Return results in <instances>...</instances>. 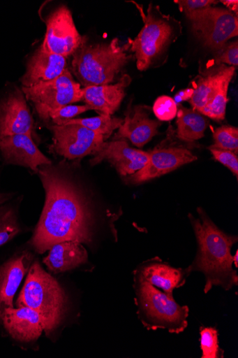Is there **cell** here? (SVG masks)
<instances>
[{"label":"cell","mask_w":238,"mask_h":358,"mask_svg":"<svg viewBox=\"0 0 238 358\" xmlns=\"http://www.w3.org/2000/svg\"><path fill=\"white\" fill-rule=\"evenodd\" d=\"M38 174L46 199L29 245L43 254L61 242L91 243L92 212L78 187L52 165L41 167Z\"/></svg>","instance_id":"6da1fadb"},{"label":"cell","mask_w":238,"mask_h":358,"mask_svg":"<svg viewBox=\"0 0 238 358\" xmlns=\"http://www.w3.org/2000/svg\"><path fill=\"white\" fill-rule=\"evenodd\" d=\"M199 218L189 215L199 245V252L193 264L186 269L200 272L205 275L204 292L207 294L214 286L226 290L237 285V272L232 268L231 248L237 238L228 236L221 231L201 208H198Z\"/></svg>","instance_id":"7a4b0ae2"},{"label":"cell","mask_w":238,"mask_h":358,"mask_svg":"<svg viewBox=\"0 0 238 358\" xmlns=\"http://www.w3.org/2000/svg\"><path fill=\"white\" fill-rule=\"evenodd\" d=\"M128 43L120 45L118 38L109 43L90 44L83 37L73 54L72 71L84 87L112 83L133 58Z\"/></svg>","instance_id":"3957f363"},{"label":"cell","mask_w":238,"mask_h":358,"mask_svg":"<svg viewBox=\"0 0 238 358\" xmlns=\"http://www.w3.org/2000/svg\"><path fill=\"white\" fill-rule=\"evenodd\" d=\"M16 305L37 311L42 318L44 331L49 336L64 320L67 298L59 282L36 262L30 266Z\"/></svg>","instance_id":"277c9868"},{"label":"cell","mask_w":238,"mask_h":358,"mask_svg":"<svg viewBox=\"0 0 238 358\" xmlns=\"http://www.w3.org/2000/svg\"><path fill=\"white\" fill-rule=\"evenodd\" d=\"M140 10L144 25L135 39L128 38L129 50L137 59V68L146 71L154 66L165 54L170 45L181 34V22L173 17L163 14L158 6L150 4L145 15Z\"/></svg>","instance_id":"5b68a950"},{"label":"cell","mask_w":238,"mask_h":358,"mask_svg":"<svg viewBox=\"0 0 238 358\" xmlns=\"http://www.w3.org/2000/svg\"><path fill=\"white\" fill-rule=\"evenodd\" d=\"M137 315L148 330H167L179 334L188 327L189 308L178 304L161 289L147 283L134 282Z\"/></svg>","instance_id":"8992f818"},{"label":"cell","mask_w":238,"mask_h":358,"mask_svg":"<svg viewBox=\"0 0 238 358\" xmlns=\"http://www.w3.org/2000/svg\"><path fill=\"white\" fill-rule=\"evenodd\" d=\"M22 90L27 101L35 106L38 115L44 120H49L51 112L83 101L81 85L68 69L52 80L30 87H22Z\"/></svg>","instance_id":"52a82bcc"},{"label":"cell","mask_w":238,"mask_h":358,"mask_svg":"<svg viewBox=\"0 0 238 358\" xmlns=\"http://www.w3.org/2000/svg\"><path fill=\"white\" fill-rule=\"evenodd\" d=\"M195 37L215 52L238 35V18L226 8L208 7L186 14Z\"/></svg>","instance_id":"ba28073f"},{"label":"cell","mask_w":238,"mask_h":358,"mask_svg":"<svg viewBox=\"0 0 238 358\" xmlns=\"http://www.w3.org/2000/svg\"><path fill=\"white\" fill-rule=\"evenodd\" d=\"M51 150L67 159H81L95 155L107 138L80 124H54Z\"/></svg>","instance_id":"9c48e42d"},{"label":"cell","mask_w":238,"mask_h":358,"mask_svg":"<svg viewBox=\"0 0 238 358\" xmlns=\"http://www.w3.org/2000/svg\"><path fill=\"white\" fill-rule=\"evenodd\" d=\"M47 31L40 46L45 51L65 58L73 56L82 44L80 34L69 8L61 6L46 21Z\"/></svg>","instance_id":"30bf717a"},{"label":"cell","mask_w":238,"mask_h":358,"mask_svg":"<svg viewBox=\"0 0 238 358\" xmlns=\"http://www.w3.org/2000/svg\"><path fill=\"white\" fill-rule=\"evenodd\" d=\"M149 152V158L145 167L128 176V180L131 182H144L171 173L197 159V157L188 149L182 146L161 145Z\"/></svg>","instance_id":"8fae6325"},{"label":"cell","mask_w":238,"mask_h":358,"mask_svg":"<svg viewBox=\"0 0 238 358\" xmlns=\"http://www.w3.org/2000/svg\"><path fill=\"white\" fill-rule=\"evenodd\" d=\"M34 120L22 90L15 89L0 101V139L27 135L32 138Z\"/></svg>","instance_id":"7c38bea8"},{"label":"cell","mask_w":238,"mask_h":358,"mask_svg":"<svg viewBox=\"0 0 238 358\" xmlns=\"http://www.w3.org/2000/svg\"><path fill=\"white\" fill-rule=\"evenodd\" d=\"M0 155L6 165L19 166L38 173L41 167L52 165L38 148L33 138L27 135H15L0 139Z\"/></svg>","instance_id":"4fadbf2b"},{"label":"cell","mask_w":238,"mask_h":358,"mask_svg":"<svg viewBox=\"0 0 238 358\" xmlns=\"http://www.w3.org/2000/svg\"><path fill=\"white\" fill-rule=\"evenodd\" d=\"M149 158V152L133 149L124 140H114L105 142L90 162L95 166L107 160L119 174L129 176L144 168Z\"/></svg>","instance_id":"5bb4252c"},{"label":"cell","mask_w":238,"mask_h":358,"mask_svg":"<svg viewBox=\"0 0 238 358\" xmlns=\"http://www.w3.org/2000/svg\"><path fill=\"white\" fill-rule=\"evenodd\" d=\"M151 108L147 106L129 105L125 119L119 128L114 140H129L132 144L142 148L158 134L160 121L149 117Z\"/></svg>","instance_id":"9a60e30c"},{"label":"cell","mask_w":238,"mask_h":358,"mask_svg":"<svg viewBox=\"0 0 238 358\" xmlns=\"http://www.w3.org/2000/svg\"><path fill=\"white\" fill-rule=\"evenodd\" d=\"M33 262L31 253L15 255L0 266V320L4 312L14 308V299Z\"/></svg>","instance_id":"2e32d148"},{"label":"cell","mask_w":238,"mask_h":358,"mask_svg":"<svg viewBox=\"0 0 238 358\" xmlns=\"http://www.w3.org/2000/svg\"><path fill=\"white\" fill-rule=\"evenodd\" d=\"M190 274L186 270L175 268L161 260H154L140 266L133 272L134 282L151 285L169 297H173L176 288L182 287Z\"/></svg>","instance_id":"e0dca14e"},{"label":"cell","mask_w":238,"mask_h":358,"mask_svg":"<svg viewBox=\"0 0 238 358\" xmlns=\"http://www.w3.org/2000/svg\"><path fill=\"white\" fill-rule=\"evenodd\" d=\"M0 321L10 336L22 343L36 341L44 331L39 313L26 306L6 310Z\"/></svg>","instance_id":"ac0fdd59"},{"label":"cell","mask_w":238,"mask_h":358,"mask_svg":"<svg viewBox=\"0 0 238 358\" xmlns=\"http://www.w3.org/2000/svg\"><path fill=\"white\" fill-rule=\"evenodd\" d=\"M66 64V58L40 47L27 61L26 72L21 78L22 87H30L58 78L67 69Z\"/></svg>","instance_id":"d6986e66"},{"label":"cell","mask_w":238,"mask_h":358,"mask_svg":"<svg viewBox=\"0 0 238 358\" xmlns=\"http://www.w3.org/2000/svg\"><path fill=\"white\" fill-rule=\"evenodd\" d=\"M131 78L124 75L114 85H93L82 88L83 101L100 114L114 115L119 108Z\"/></svg>","instance_id":"ffe728a7"},{"label":"cell","mask_w":238,"mask_h":358,"mask_svg":"<svg viewBox=\"0 0 238 358\" xmlns=\"http://www.w3.org/2000/svg\"><path fill=\"white\" fill-rule=\"evenodd\" d=\"M44 264L54 273H61L75 269L87 262L88 253L82 243L65 241L54 245Z\"/></svg>","instance_id":"44dd1931"},{"label":"cell","mask_w":238,"mask_h":358,"mask_svg":"<svg viewBox=\"0 0 238 358\" xmlns=\"http://www.w3.org/2000/svg\"><path fill=\"white\" fill-rule=\"evenodd\" d=\"M232 69L233 67L220 64L200 76L195 83L194 92L189 101L192 109L200 112L205 108L211 101L222 80Z\"/></svg>","instance_id":"7402d4cb"},{"label":"cell","mask_w":238,"mask_h":358,"mask_svg":"<svg viewBox=\"0 0 238 358\" xmlns=\"http://www.w3.org/2000/svg\"><path fill=\"white\" fill-rule=\"evenodd\" d=\"M176 137L186 143H193L204 137L209 121L199 112L179 106Z\"/></svg>","instance_id":"603a6c76"},{"label":"cell","mask_w":238,"mask_h":358,"mask_svg":"<svg viewBox=\"0 0 238 358\" xmlns=\"http://www.w3.org/2000/svg\"><path fill=\"white\" fill-rule=\"evenodd\" d=\"M124 122L123 119L113 117L111 115L100 114L98 116L89 118H77L60 120L54 122L55 124H80L91 130V131L104 136L107 139L115 129H119Z\"/></svg>","instance_id":"cb8c5ba5"},{"label":"cell","mask_w":238,"mask_h":358,"mask_svg":"<svg viewBox=\"0 0 238 358\" xmlns=\"http://www.w3.org/2000/svg\"><path fill=\"white\" fill-rule=\"evenodd\" d=\"M235 73V69L233 68L218 87L210 103L199 112L200 114L214 120L225 119L228 88Z\"/></svg>","instance_id":"d4e9b609"},{"label":"cell","mask_w":238,"mask_h":358,"mask_svg":"<svg viewBox=\"0 0 238 358\" xmlns=\"http://www.w3.org/2000/svg\"><path fill=\"white\" fill-rule=\"evenodd\" d=\"M21 231L17 209L10 204L0 206V247L11 241Z\"/></svg>","instance_id":"484cf974"},{"label":"cell","mask_w":238,"mask_h":358,"mask_svg":"<svg viewBox=\"0 0 238 358\" xmlns=\"http://www.w3.org/2000/svg\"><path fill=\"white\" fill-rule=\"evenodd\" d=\"M214 144L211 147L238 153V129L230 125H223L215 129Z\"/></svg>","instance_id":"4316f807"},{"label":"cell","mask_w":238,"mask_h":358,"mask_svg":"<svg viewBox=\"0 0 238 358\" xmlns=\"http://www.w3.org/2000/svg\"><path fill=\"white\" fill-rule=\"evenodd\" d=\"M200 349L202 352V358L222 357L223 351L218 345V331L214 328L200 329Z\"/></svg>","instance_id":"83f0119b"},{"label":"cell","mask_w":238,"mask_h":358,"mask_svg":"<svg viewBox=\"0 0 238 358\" xmlns=\"http://www.w3.org/2000/svg\"><path fill=\"white\" fill-rule=\"evenodd\" d=\"M179 106L171 96L163 95L156 100L153 111L159 121H171L178 113Z\"/></svg>","instance_id":"f1b7e54d"},{"label":"cell","mask_w":238,"mask_h":358,"mask_svg":"<svg viewBox=\"0 0 238 358\" xmlns=\"http://www.w3.org/2000/svg\"><path fill=\"white\" fill-rule=\"evenodd\" d=\"M214 60L216 65L226 64L237 69L238 65L237 41L227 43L223 47L216 51Z\"/></svg>","instance_id":"f546056e"},{"label":"cell","mask_w":238,"mask_h":358,"mask_svg":"<svg viewBox=\"0 0 238 358\" xmlns=\"http://www.w3.org/2000/svg\"><path fill=\"white\" fill-rule=\"evenodd\" d=\"M89 110H94L93 108L87 105L86 106H72L68 105L57 109L49 114V119H52L53 122L74 119L75 117Z\"/></svg>","instance_id":"4dcf8cb0"},{"label":"cell","mask_w":238,"mask_h":358,"mask_svg":"<svg viewBox=\"0 0 238 358\" xmlns=\"http://www.w3.org/2000/svg\"><path fill=\"white\" fill-rule=\"evenodd\" d=\"M214 157L221 164L229 169L237 178L238 176V157L235 153L213 147L209 148Z\"/></svg>","instance_id":"1f68e13d"},{"label":"cell","mask_w":238,"mask_h":358,"mask_svg":"<svg viewBox=\"0 0 238 358\" xmlns=\"http://www.w3.org/2000/svg\"><path fill=\"white\" fill-rule=\"evenodd\" d=\"M174 3L179 6L180 11L186 15L216 5L218 1H214V0H175Z\"/></svg>","instance_id":"d6a6232c"},{"label":"cell","mask_w":238,"mask_h":358,"mask_svg":"<svg viewBox=\"0 0 238 358\" xmlns=\"http://www.w3.org/2000/svg\"><path fill=\"white\" fill-rule=\"evenodd\" d=\"M194 92L193 88H186L179 92L174 96V101L176 104L179 106L185 101H189L191 99Z\"/></svg>","instance_id":"836d02e7"},{"label":"cell","mask_w":238,"mask_h":358,"mask_svg":"<svg viewBox=\"0 0 238 358\" xmlns=\"http://www.w3.org/2000/svg\"><path fill=\"white\" fill-rule=\"evenodd\" d=\"M225 7L237 16L238 14V1L237 0H222L221 1Z\"/></svg>","instance_id":"e575fe53"},{"label":"cell","mask_w":238,"mask_h":358,"mask_svg":"<svg viewBox=\"0 0 238 358\" xmlns=\"http://www.w3.org/2000/svg\"><path fill=\"white\" fill-rule=\"evenodd\" d=\"M10 195L0 192V206L3 205L10 199Z\"/></svg>","instance_id":"d590c367"},{"label":"cell","mask_w":238,"mask_h":358,"mask_svg":"<svg viewBox=\"0 0 238 358\" xmlns=\"http://www.w3.org/2000/svg\"><path fill=\"white\" fill-rule=\"evenodd\" d=\"M238 251H236V253L235 256H233V264H235V266L236 268H237L238 265Z\"/></svg>","instance_id":"8d00e7d4"}]
</instances>
